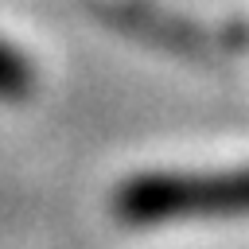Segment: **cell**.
I'll list each match as a JSON object with an SVG mask.
<instances>
[{
	"instance_id": "1",
	"label": "cell",
	"mask_w": 249,
	"mask_h": 249,
	"mask_svg": "<svg viewBox=\"0 0 249 249\" xmlns=\"http://www.w3.org/2000/svg\"><path fill=\"white\" fill-rule=\"evenodd\" d=\"M113 210L128 226L245 218L249 214V167L132 175L117 187Z\"/></svg>"
},
{
	"instance_id": "2",
	"label": "cell",
	"mask_w": 249,
	"mask_h": 249,
	"mask_svg": "<svg viewBox=\"0 0 249 249\" xmlns=\"http://www.w3.org/2000/svg\"><path fill=\"white\" fill-rule=\"evenodd\" d=\"M31 89H35V66H31V58L16 43H8L0 35V101H8V105L27 101Z\"/></svg>"
}]
</instances>
